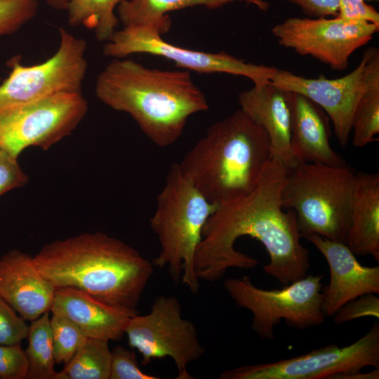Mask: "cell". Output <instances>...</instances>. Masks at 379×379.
<instances>
[{"label": "cell", "instance_id": "obj_1", "mask_svg": "<svg viewBox=\"0 0 379 379\" xmlns=\"http://www.w3.org/2000/svg\"><path fill=\"white\" fill-rule=\"evenodd\" d=\"M286 173L284 165L271 158L250 192L218 205L204 227L194 256L199 281H215L230 268L255 267L258 260L235 248L237 239L244 236L264 246L270 260L263 270L282 285L307 274L310 251L300 242L296 215L282 207Z\"/></svg>", "mask_w": 379, "mask_h": 379}, {"label": "cell", "instance_id": "obj_2", "mask_svg": "<svg viewBox=\"0 0 379 379\" xmlns=\"http://www.w3.org/2000/svg\"><path fill=\"white\" fill-rule=\"evenodd\" d=\"M33 260L56 288L79 289L133 314L154 274L152 262L136 249L100 232L52 241Z\"/></svg>", "mask_w": 379, "mask_h": 379}, {"label": "cell", "instance_id": "obj_3", "mask_svg": "<svg viewBox=\"0 0 379 379\" xmlns=\"http://www.w3.org/2000/svg\"><path fill=\"white\" fill-rule=\"evenodd\" d=\"M95 91L102 103L128 114L160 147L173 145L188 119L209 107L190 71L149 68L130 59L112 60L98 74Z\"/></svg>", "mask_w": 379, "mask_h": 379}, {"label": "cell", "instance_id": "obj_4", "mask_svg": "<svg viewBox=\"0 0 379 379\" xmlns=\"http://www.w3.org/2000/svg\"><path fill=\"white\" fill-rule=\"evenodd\" d=\"M272 158L266 131L241 109L211 125L178 166L216 205L250 192Z\"/></svg>", "mask_w": 379, "mask_h": 379}, {"label": "cell", "instance_id": "obj_5", "mask_svg": "<svg viewBox=\"0 0 379 379\" xmlns=\"http://www.w3.org/2000/svg\"><path fill=\"white\" fill-rule=\"evenodd\" d=\"M217 207L182 172L178 163L171 164L149 219L160 248L152 262L159 269L166 267L173 281H181L192 293L200 288L194 272L195 253L204 227Z\"/></svg>", "mask_w": 379, "mask_h": 379}, {"label": "cell", "instance_id": "obj_6", "mask_svg": "<svg viewBox=\"0 0 379 379\" xmlns=\"http://www.w3.org/2000/svg\"><path fill=\"white\" fill-rule=\"evenodd\" d=\"M354 179L347 165L299 162L286 170L282 207L295 212L301 237L317 234L346 243Z\"/></svg>", "mask_w": 379, "mask_h": 379}, {"label": "cell", "instance_id": "obj_7", "mask_svg": "<svg viewBox=\"0 0 379 379\" xmlns=\"http://www.w3.org/2000/svg\"><path fill=\"white\" fill-rule=\"evenodd\" d=\"M324 274H307L281 289L265 290L251 278H228L223 287L234 303L253 314L251 328L262 340H272L281 319L294 328L305 330L324 323Z\"/></svg>", "mask_w": 379, "mask_h": 379}, {"label": "cell", "instance_id": "obj_8", "mask_svg": "<svg viewBox=\"0 0 379 379\" xmlns=\"http://www.w3.org/2000/svg\"><path fill=\"white\" fill-rule=\"evenodd\" d=\"M128 345L142 356V364L168 357L177 368V379H191L187 366L202 357L206 349L195 325L182 316V307L174 295H160L150 311L130 317L125 328Z\"/></svg>", "mask_w": 379, "mask_h": 379}, {"label": "cell", "instance_id": "obj_9", "mask_svg": "<svg viewBox=\"0 0 379 379\" xmlns=\"http://www.w3.org/2000/svg\"><path fill=\"white\" fill-rule=\"evenodd\" d=\"M87 112L81 92L60 93L0 109V148L16 158L29 147L48 149L69 135Z\"/></svg>", "mask_w": 379, "mask_h": 379}, {"label": "cell", "instance_id": "obj_10", "mask_svg": "<svg viewBox=\"0 0 379 379\" xmlns=\"http://www.w3.org/2000/svg\"><path fill=\"white\" fill-rule=\"evenodd\" d=\"M367 366L379 368V324L349 345L329 344L277 361L244 365L222 372L220 379L339 378Z\"/></svg>", "mask_w": 379, "mask_h": 379}, {"label": "cell", "instance_id": "obj_11", "mask_svg": "<svg viewBox=\"0 0 379 379\" xmlns=\"http://www.w3.org/2000/svg\"><path fill=\"white\" fill-rule=\"evenodd\" d=\"M56 52L44 62L23 65L11 60L9 76L0 85V109L65 92H81L87 70L84 39L60 28Z\"/></svg>", "mask_w": 379, "mask_h": 379}, {"label": "cell", "instance_id": "obj_12", "mask_svg": "<svg viewBox=\"0 0 379 379\" xmlns=\"http://www.w3.org/2000/svg\"><path fill=\"white\" fill-rule=\"evenodd\" d=\"M156 25L124 27L105 42L102 53L114 58L136 53L164 58L179 67L199 74L227 73L246 77L254 86L270 81L277 68L246 62L225 52L208 53L180 47L165 41Z\"/></svg>", "mask_w": 379, "mask_h": 379}, {"label": "cell", "instance_id": "obj_13", "mask_svg": "<svg viewBox=\"0 0 379 379\" xmlns=\"http://www.w3.org/2000/svg\"><path fill=\"white\" fill-rule=\"evenodd\" d=\"M270 82L299 93L318 105L331 121L340 145L345 146L358 102L367 91L379 84V49L374 46L366 48L357 67L340 78L328 79L323 75L306 78L277 69Z\"/></svg>", "mask_w": 379, "mask_h": 379}, {"label": "cell", "instance_id": "obj_14", "mask_svg": "<svg viewBox=\"0 0 379 379\" xmlns=\"http://www.w3.org/2000/svg\"><path fill=\"white\" fill-rule=\"evenodd\" d=\"M378 30L379 26L373 23L337 16L292 17L275 25L272 33L283 47L311 56L334 71H343L352 54L368 44Z\"/></svg>", "mask_w": 379, "mask_h": 379}, {"label": "cell", "instance_id": "obj_15", "mask_svg": "<svg viewBox=\"0 0 379 379\" xmlns=\"http://www.w3.org/2000/svg\"><path fill=\"white\" fill-rule=\"evenodd\" d=\"M327 261L330 279L322 288V310L333 317L345 303L362 295L379 293V266L362 265L343 242L317 234L305 237Z\"/></svg>", "mask_w": 379, "mask_h": 379}, {"label": "cell", "instance_id": "obj_16", "mask_svg": "<svg viewBox=\"0 0 379 379\" xmlns=\"http://www.w3.org/2000/svg\"><path fill=\"white\" fill-rule=\"evenodd\" d=\"M55 290L29 254L13 249L0 256V296L25 320L50 312Z\"/></svg>", "mask_w": 379, "mask_h": 379}, {"label": "cell", "instance_id": "obj_17", "mask_svg": "<svg viewBox=\"0 0 379 379\" xmlns=\"http://www.w3.org/2000/svg\"><path fill=\"white\" fill-rule=\"evenodd\" d=\"M240 109L267 133L272 158L286 170L298 162L294 158L291 140V92L269 81L239 94Z\"/></svg>", "mask_w": 379, "mask_h": 379}, {"label": "cell", "instance_id": "obj_18", "mask_svg": "<svg viewBox=\"0 0 379 379\" xmlns=\"http://www.w3.org/2000/svg\"><path fill=\"white\" fill-rule=\"evenodd\" d=\"M291 92V140L293 155L299 162L333 166L347 165L330 143V119L307 97Z\"/></svg>", "mask_w": 379, "mask_h": 379}, {"label": "cell", "instance_id": "obj_19", "mask_svg": "<svg viewBox=\"0 0 379 379\" xmlns=\"http://www.w3.org/2000/svg\"><path fill=\"white\" fill-rule=\"evenodd\" d=\"M51 312L72 321L87 338L107 341L121 339L135 315L71 287L56 288Z\"/></svg>", "mask_w": 379, "mask_h": 379}, {"label": "cell", "instance_id": "obj_20", "mask_svg": "<svg viewBox=\"0 0 379 379\" xmlns=\"http://www.w3.org/2000/svg\"><path fill=\"white\" fill-rule=\"evenodd\" d=\"M345 244L355 255L379 262V174L355 173L350 226Z\"/></svg>", "mask_w": 379, "mask_h": 379}, {"label": "cell", "instance_id": "obj_21", "mask_svg": "<svg viewBox=\"0 0 379 379\" xmlns=\"http://www.w3.org/2000/svg\"><path fill=\"white\" fill-rule=\"evenodd\" d=\"M234 1H244L264 11L270 8L265 0H123L118 6V18L124 27L156 25L164 34L171 27V11L195 6L215 9Z\"/></svg>", "mask_w": 379, "mask_h": 379}, {"label": "cell", "instance_id": "obj_22", "mask_svg": "<svg viewBox=\"0 0 379 379\" xmlns=\"http://www.w3.org/2000/svg\"><path fill=\"white\" fill-rule=\"evenodd\" d=\"M123 0H70L66 10L69 24L92 29L96 39L107 41L117 31L115 7Z\"/></svg>", "mask_w": 379, "mask_h": 379}, {"label": "cell", "instance_id": "obj_23", "mask_svg": "<svg viewBox=\"0 0 379 379\" xmlns=\"http://www.w3.org/2000/svg\"><path fill=\"white\" fill-rule=\"evenodd\" d=\"M109 341L87 338L55 379H109Z\"/></svg>", "mask_w": 379, "mask_h": 379}, {"label": "cell", "instance_id": "obj_24", "mask_svg": "<svg viewBox=\"0 0 379 379\" xmlns=\"http://www.w3.org/2000/svg\"><path fill=\"white\" fill-rule=\"evenodd\" d=\"M25 350L28 362L29 379H55V359L49 312L32 321Z\"/></svg>", "mask_w": 379, "mask_h": 379}, {"label": "cell", "instance_id": "obj_25", "mask_svg": "<svg viewBox=\"0 0 379 379\" xmlns=\"http://www.w3.org/2000/svg\"><path fill=\"white\" fill-rule=\"evenodd\" d=\"M352 144L363 147L377 141L379 133V84L367 91L358 102L352 118Z\"/></svg>", "mask_w": 379, "mask_h": 379}, {"label": "cell", "instance_id": "obj_26", "mask_svg": "<svg viewBox=\"0 0 379 379\" xmlns=\"http://www.w3.org/2000/svg\"><path fill=\"white\" fill-rule=\"evenodd\" d=\"M53 355L57 364H67L87 337L70 319L52 313L50 318Z\"/></svg>", "mask_w": 379, "mask_h": 379}, {"label": "cell", "instance_id": "obj_27", "mask_svg": "<svg viewBox=\"0 0 379 379\" xmlns=\"http://www.w3.org/2000/svg\"><path fill=\"white\" fill-rule=\"evenodd\" d=\"M36 11V0H0V36L19 29L35 16Z\"/></svg>", "mask_w": 379, "mask_h": 379}, {"label": "cell", "instance_id": "obj_28", "mask_svg": "<svg viewBox=\"0 0 379 379\" xmlns=\"http://www.w3.org/2000/svg\"><path fill=\"white\" fill-rule=\"evenodd\" d=\"M157 375L145 373L139 367L133 351L122 345L111 350L109 379H158Z\"/></svg>", "mask_w": 379, "mask_h": 379}, {"label": "cell", "instance_id": "obj_29", "mask_svg": "<svg viewBox=\"0 0 379 379\" xmlns=\"http://www.w3.org/2000/svg\"><path fill=\"white\" fill-rule=\"evenodd\" d=\"M29 326L0 296V344L17 345L27 338Z\"/></svg>", "mask_w": 379, "mask_h": 379}, {"label": "cell", "instance_id": "obj_30", "mask_svg": "<svg viewBox=\"0 0 379 379\" xmlns=\"http://www.w3.org/2000/svg\"><path fill=\"white\" fill-rule=\"evenodd\" d=\"M28 373V359L20 344H0V378L26 379Z\"/></svg>", "mask_w": 379, "mask_h": 379}, {"label": "cell", "instance_id": "obj_31", "mask_svg": "<svg viewBox=\"0 0 379 379\" xmlns=\"http://www.w3.org/2000/svg\"><path fill=\"white\" fill-rule=\"evenodd\" d=\"M333 317L336 324L366 317L378 319L379 298L375 293L362 295L343 305Z\"/></svg>", "mask_w": 379, "mask_h": 379}, {"label": "cell", "instance_id": "obj_32", "mask_svg": "<svg viewBox=\"0 0 379 379\" xmlns=\"http://www.w3.org/2000/svg\"><path fill=\"white\" fill-rule=\"evenodd\" d=\"M18 159L0 148V197L25 185L29 179Z\"/></svg>", "mask_w": 379, "mask_h": 379}, {"label": "cell", "instance_id": "obj_33", "mask_svg": "<svg viewBox=\"0 0 379 379\" xmlns=\"http://www.w3.org/2000/svg\"><path fill=\"white\" fill-rule=\"evenodd\" d=\"M366 1L367 0H338L337 17L346 20L368 22L379 26V13L373 6L367 4Z\"/></svg>", "mask_w": 379, "mask_h": 379}, {"label": "cell", "instance_id": "obj_34", "mask_svg": "<svg viewBox=\"0 0 379 379\" xmlns=\"http://www.w3.org/2000/svg\"><path fill=\"white\" fill-rule=\"evenodd\" d=\"M298 6L310 18L336 17L338 0H287Z\"/></svg>", "mask_w": 379, "mask_h": 379}, {"label": "cell", "instance_id": "obj_35", "mask_svg": "<svg viewBox=\"0 0 379 379\" xmlns=\"http://www.w3.org/2000/svg\"><path fill=\"white\" fill-rule=\"evenodd\" d=\"M47 4L56 9H66L70 0H45Z\"/></svg>", "mask_w": 379, "mask_h": 379}]
</instances>
